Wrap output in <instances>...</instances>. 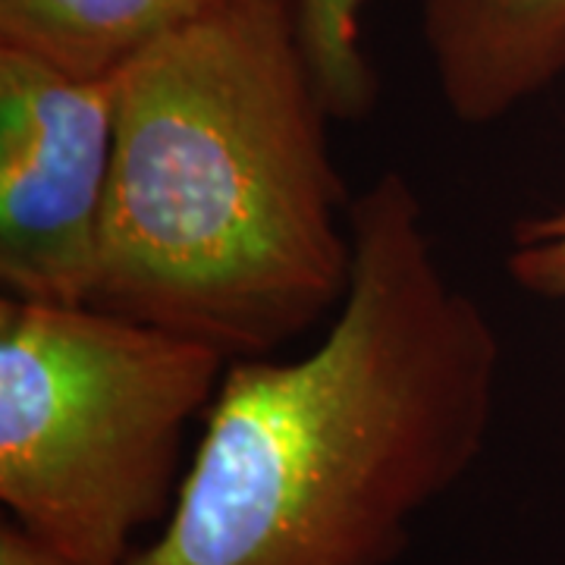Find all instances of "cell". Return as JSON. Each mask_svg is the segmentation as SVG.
Instances as JSON below:
<instances>
[{
    "instance_id": "cell-5",
    "label": "cell",
    "mask_w": 565,
    "mask_h": 565,
    "mask_svg": "<svg viewBox=\"0 0 565 565\" xmlns=\"http://www.w3.org/2000/svg\"><path fill=\"white\" fill-rule=\"evenodd\" d=\"M422 39L449 114L490 126L565 76V0H424Z\"/></svg>"
},
{
    "instance_id": "cell-8",
    "label": "cell",
    "mask_w": 565,
    "mask_h": 565,
    "mask_svg": "<svg viewBox=\"0 0 565 565\" xmlns=\"http://www.w3.org/2000/svg\"><path fill=\"white\" fill-rule=\"evenodd\" d=\"M505 267L527 292L565 299V211L522 223Z\"/></svg>"
},
{
    "instance_id": "cell-6",
    "label": "cell",
    "mask_w": 565,
    "mask_h": 565,
    "mask_svg": "<svg viewBox=\"0 0 565 565\" xmlns=\"http://www.w3.org/2000/svg\"><path fill=\"white\" fill-rule=\"evenodd\" d=\"M248 0H0V47L76 79H114L151 44Z\"/></svg>"
},
{
    "instance_id": "cell-4",
    "label": "cell",
    "mask_w": 565,
    "mask_h": 565,
    "mask_svg": "<svg viewBox=\"0 0 565 565\" xmlns=\"http://www.w3.org/2000/svg\"><path fill=\"white\" fill-rule=\"evenodd\" d=\"M114 151V79H76L0 47L3 299L92 302Z\"/></svg>"
},
{
    "instance_id": "cell-9",
    "label": "cell",
    "mask_w": 565,
    "mask_h": 565,
    "mask_svg": "<svg viewBox=\"0 0 565 565\" xmlns=\"http://www.w3.org/2000/svg\"><path fill=\"white\" fill-rule=\"evenodd\" d=\"M0 565H85L73 556H66L57 546L44 544L32 531H25L20 522L7 519L0 525Z\"/></svg>"
},
{
    "instance_id": "cell-2",
    "label": "cell",
    "mask_w": 565,
    "mask_h": 565,
    "mask_svg": "<svg viewBox=\"0 0 565 565\" xmlns=\"http://www.w3.org/2000/svg\"><path fill=\"white\" fill-rule=\"evenodd\" d=\"M117 151L92 308L267 359L355 270L327 107L289 0H248L114 76Z\"/></svg>"
},
{
    "instance_id": "cell-7",
    "label": "cell",
    "mask_w": 565,
    "mask_h": 565,
    "mask_svg": "<svg viewBox=\"0 0 565 565\" xmlns=\"http://www.w3.org/2000/svg\"><path fill=\"white\" fill-rule=\"evenodd\" d=\"M367 0H289L308 70L330 120H364L381 95L362 44Z\"/></svg>"
},
{
    "instance_id": "cell-1",
    "label": "cell",
    "mask_w": 565,
    "mask_h": 565,
    "mask_svg": "<svg viewBox=\"0 0 565 565\" xmlns=\"http://www.w3.org/2000/svg\"><path fill=\"white\" fill-rule=\"evenodd\" d=\"M355 270L311 352L230 362L161 537L126 565H396L484 452L503 349L415 185L349 204Z\"/></svg>"
},
{
    "instance_id": "cell-3",
    "label": "cell",
    "mask_w": 565,
    "mask_h": 565,
    "mask_svg": "<svg viewBox=\"0 0 565 565\" xmlns=\"http://www.w3.org/2000/svg\"><path fill=\"white\" fill-rule=\"evenodd\" d=\"M217 349L92 305L0 302V500L85 565H126L173 512Z\"/></svg>"
}]
</instances>
